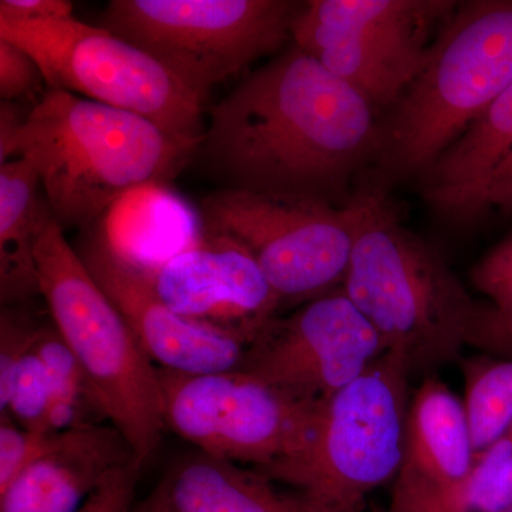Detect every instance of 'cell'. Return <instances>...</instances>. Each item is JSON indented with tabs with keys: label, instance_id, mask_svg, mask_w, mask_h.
<instances>
[{
	"label": "cell",
	"instance_id": "obj_1",
	"mask_svg": "<svg viewBox=\"0 0 512 512\" xmlns=\"http://www.w3.org/2000/svg\"><path fill=\"white\" fill-rule=\"evenodd\" d=\"M379 111L299 47L248 74L211 111L201 143L231 188L343 205L375 164Z\"/></svg>",
	"mask_w": 512,
	"mask_h": 512
},
{
	"label": "cell",
	"instance_id": "obj_2",
	"mask_svg": "<svg viewBox=\"0 0 512 512\" xmlns=\"http://www.w3.org/2000/svg\"><path fill=\"white\" fill-rule=\"evenodd\" d=\"M355 245L342 292L375 328L384 350L413 373L483 346L488 305L478 302L439 249L402 222L383 181L356 190Z\"/></svg>",
	"mask_w": 512,
	"mask_h": 512
},
{
	"label": "cell",
	"instance_id": "obj_3",
	"mask_svg": "<svg viewBox=\"0 0 512 512\" xmlns=\"http://www.w3.org/2000/svg\"><path fill=\"white\" fill-rule=\"evenodd\" d=\"M201 143L130 111L47 89L0 164L26 158L62 228L87 227L126 192L177 177Z\"/></svg>",
	"mask_w": 512,
	"mask_h": 512
},
{
	"label": "cell",
	"instance_id": "obj_4",
	"mask_svg": "<svg viewBox=\"0 0 512 512\" xmlns=\"http://www.w3.org/2000/svg\"><path fill=\"white\" fill-rule=\"evenodd\" d=\"M512 82V0L460 3L380 121V181L421 177Z\"/></svg>",
	"mask_w": 512,
	"mask_h": 512
},
{
	"label": "cell",
	"instance_id": "obj_5",
	"mask_svg": "<svg viewBox=\"0 0 512 512\" xmlns=\"http://www.w3.org/2000/svg\"><path fill=\"white\" fill-rule=\"evenodd\" d=\"M35 259L40 295L53 326L86 373L106 420L143 468L165 429L157 366L67 242L52 212L37 237Z\"/></svg>",
	"mask_w": 512,
	"mask_h": 512
},
{
	"label": "cell",
	"instance_id": "obj_6",
	"mask_svg": "<svg viewBox=\"0 0 512 512\" xmlns=\"http://www.w3.org/2000/svg\"><path fill=\"white\" fill-rule=\"evenodd\" d=\"M410 376L400 353L384 352L355 382L316 406L301 448L264 476L329 510L359 511L367 495L399 470Z\"/></svg>",
	"mask_w": 512,
	"mask_h": 512
},
{
	"label": "cell",
	"instance_id": "obj_7",
	"mask_svg": "<svg viewBox=\"0 0 512 512\" xmlns=\"http://www.w3.org/2000/svg\"><path fill=\"white\" fill-rule=\"evenodd\" d=\"M303 6L291 0H111L101 28L154 57L204 103L217 84L292 40Z\"/></svg>",
	"mask_w": 512,
	"mask_h": 512
},
{
	"label": "cell",
	"instance_id": "obj_8",
	"mask_svg": "<svg viewBox=\"0 0 512 512\" xmlns=\"http://www.w3.org/2000/svg\"><path fill=\"white\" fill-rule=\"evenodd\" d=\"M205 234L227 237L251 252L276 295L313 301L342 289L355 245L360 205L225 188L201 204Z\"/></svg>",
	"mask_w": 512,
	"mask_h": 512
},
{
	"label": "cell",
	"instance_id": "obj_9",
	"mask_svg": "<svg viewBox=\"0 0 512 512\" xmlns=\"http://www.w3.org/2000/svg\"><path fill=\"white\" fill-rule=\"evenodd\" d=\"M0 39L33 57L49 90L130 111L175 136L204 140V103L154 57L109 30L74 18H0Z\"/></svg>",
	"mask_w": 512,
	"mask_h": 512
},
{
	"label": "cell",
	"instance_id": "obj_10",
	"mask_svg": "<svg viewBox=\"0 0 512 512\" xmlns=\"http://www.w3.org/2000/svg\"><path fill=\"white\" fill-rule=\"evenodd\" d=\"M450 0H312L292 26L293 45L359 90L377 111L392 109L429 63L434 29Z\"/></svg>",
	"mask_w": 512,
	"mask_h": 512
},
{
	"label": "cell",
	"instance_id": "obj_11",
	"mask_svg": "<svg viewBox=\"0 0 512 512\" xmlns=\"http://www.w3.org/2000/svg\"><path fill=\"white\" fill-rule=\"evenodd\" d=\"M165 427L202 453L266 473L301 448L316 406L293 402L241 372L158 369Z\"/></svg>",
	"mask_w": 512,
	"mask_h": 512
},
{
	"label": "cell",
	"instance_id": "obj_12",
	"mask_svg": "<svg viewBox=\"0 0 512 512\" xmlns=\"http://www.w3.org/2000/svg\"><path fill=\"white\" fill-rule=\"evenodd\" d=\"M384 352L375 328L339 289L269 320L249 342L238 370L293 402L318 406Z\"/></svg>",
	"mask_w": 512,
	"mask_h": 512
},
{
	"label": "cell",
	"instance_id": "obj_13",
	"mask_svg": "<svg viewBox=\"0 0 512 512\" xmlns=\"http://www.w3.org/2000/svg\"><path fill=\"white\" fill-rule=\"evenodd\" d=\"M77 254L158 369L188 375L239 369L248 340L178 315L158 296L146 269L117 255L99 229Z\"/></svg>",
	"mask_w": 512,
	"mask_h": 512
},
{
	"label": "cell",
	"instance_id": "obj_14",
	"mask_svg": "<svg viewBox=\"0 0 512 512\" xmlns=\"http://www.w3.org/2000/svg\"><path fill=\"white\" fill-rule=\"evenodd\" d=\"M147 274L178 315L248 342L282 305L251 252L227 237L205 234L200 244Z\"/></svg>",
	"mask_w": 512,
	"mask_h": 512
},
{
	"label": "cell",
	"instance_id": "obj_15",
	"mask_svg": "<svg viewBox=\"0 0 512 512\" xmlns=\"http://www.w3.org/2000/svg\"><path fill=\"white\" fill-rule=\"evenodd\" d=\"M474 458L463 402L441 380L424 377L410 400L387 512H436L464 487Z\"/></svg>",
	"mask_w": 512,
	"mask_h": 512
},
{
	"label": "cell",
	"instance_id": "obj_16",
	"mask_svg": "<svg viewBox=\"0 0 512 512\" xmlns=\"http://www.w3.org/2000/svg\"><path fill=\"white\" fill-rule=\"evenodd\" d=\"M130 464L138 466L133 450L111 424L62 431L0 493V512H76L113 471Z\"/></svg>",
	"mask_w": 512,
	"mask_h": 512
},
{
	"label": "cell",
	"instance_id": "obj_17",
	"mask_svg": "<svg viewBox=\"0 0 512 512\" xmlns=\"http://www.w3.org/2000/svg\"><path fill=\"white\" fill-rule=\"evenodd\" d=\"M274 483L254 468L198 450L175 461L133 512H335Z\"/></svg>",
	"mask_w": 512,
	"mask_h": 512
},
{
	"label": "cell",
	"instance_id": "obj_18",
	"mask_svg": "<svg viewBox=\"0 0 512 512\" xmlns=\"http://www.w3.org/2000/svg\"><path fill=\"white\" fill-rule=\"evenodd\" d=\"M101 237L117 255L146 271L200 244L201 212L165 184L140 185L126 192L101 217Z\"/></svg>",
	"mask_w": 512,
	"mask_h": 512
},
{
	"label": "cell",
	"instance_id": "obj_19",
	"mask_svg": "<svg viewBox=\"0 0 512 512\" xmlns=\"http://www.w3.org/2000/svg\"><path fill=\"white\" fill-rule=\"evenodd\" d=\"M511 153L512 82L421 175V194L444 214L470 218L488 178Z\"/></svg>",
	"mask_w": 512,
	"mask_h": 512
},
{
	"label": "cell",
	"instance_id": "obj_20",
	"mask_svg": "<svg viewBox=\"0 0 512 512\" xmlns=\"http://www.w3.org/2000/svg\"><path fill=\"white\" fill-rule=\"evenodd\" d=\"M39 175L26 158L0 164V298L18 305L40 293L35 247L50 214Z\"/></svg>",
	"mask_w": 512,
	"mask_h": 512
},
{
	"label": "cell",
	"instance_id": "obj_21",
	"mask_svg": "<svg viewBox=\"0 0 512 512\" xmlns=\"http://www.w3.org/2000/svg\"><path fill=\"white\" fill-rule=\"evenodd\" d=\"M33 350L42 360L52 392L50 433L101 424L106 419L86 373L55 326H39Z\"/></svg>",
	"mask_w": 512,
	"mask_h": 512
},
{
	"label": "cell",
	"instance_id": "obj_22",
	"mask_svg": "<svg viewBox=\"0 0 512 512\" xmlns=\"http://www.w3.org/2000/svg\"><path fill=\"white\" fill-rule=\"evenodd\" d=\"M464 413L474 451L481 453L512 429V360L464 363Z\"/></svg>",
	"mask_w": 512,
	"mask_h": 512
},
{
	"label": "cell",
	"instance_id": "obj_23",
	"mask_svg": "<svg viewBox=\"0 0 512 512\" xmlns=\"http://www.w3.org/2000/svg\"><path fill=\"white\" fill-rule=\"evenodd\" d=\"M470 278L490 301L481 349L512 356V234L473 266Z\"/></svg>",
	"mask_w": 512,
	"mask_h": 512
},
{
	"label": "cell",
	"instance_id": "obj_24",
	"mask_svg": "<svg viewBox=\"0 0 512 512\" xmlns=\"http://www.w3.org/2000/svg\"><path fill=\"white\" fill-rule=\"evenodd\" d=\"M50 409L49 377L32 345L20 362L8 407L0 417H9L23 429L53 434L49 430Z\"/></svg>",
	"mask_w": 512,
	"mask_h": 512
},
{
	"label": "cell",
	"instance_id": "obj_25",
	"mask_svg": "<svg viewBox=\"0 0 512 512\" xmlns=\"http://www.w3.org/2000/svg\"><path fill=\"white\" fill-rule=\"evenodd\" d=\"M39 326L26 313L10 306L3 308L0 316V414L8 407L20 362L32 348Z\"/></svg>",
	"mask_w": 512,
	"mask_h": 512
},
{
	"label": "cell",
	"instance_id": "obj_26",
	"mask_svg": "<svg viewBox=\"0 0 512 512\" xmlns=\"http://www.w3.org/2000/svg\"><path fill=\"white\" fill-rule=\"evenodd\" d=\"M45 77L32 56L9 40L0 39V97L30 101L36 107L46 96ZM47 86V84H46Z\"/></svg>",
	"mask_w": 512,
	"mask_h": 512
},
{
	"label": "cell",
	"instance_id": "obj_27",
	"mask_svg": "<svg viewBox=\"0 0 512 512\" xmlns=\"http://www.w3.org/2000/svg\"><path fill=\"white\" fill-rule=\"evenodd\" d=\"M56 434L23 429L9 417L0 419V493L45 453Z\"/></svg>",
	"mask_w": 512,
	"mask_h": 512
},
{
	"label": "cell",
	"instance_id": "obj_28",
	"mask_svg": "<svg viewBox=\"0 0 512 512\" xmlns=\"http://www.w3.org/2000/svg\"><path fill=\"white\" fill-rule=\"evenodd\" d=\"M140 471L137 464L113 471L76 512H133Z\"/></svg>",
	"mask_w": 512,
	"mask_h": 512
},
{
	"label": "cell",
	"instance_id": "obj_29",
	"mask_svg": "<svg viewBox=\"0 0 512 512\" xmlns=\"http://www.w3.org/2000/svg\"><path fill=\"white\" fill-rule=\"evenodd\" d=\"M488 210H497L512 215V153L497 165L488 178L484 190L478 195L470 218Z\"/></svg>",
	"mask_w": 512,
	"mask_h": 512
},
{
	"label": "cell",
	"instance_id": "obj_30",
	"mask_svg": "<svg viewBox=\"0 0 512 512\" xmlns=\"http://www.w3.org/2000/svg\"><path fill=\"white\" fill-rule=\"evenodd\" d=\"M69 0H2L0 18L12 20H50L73 18Z\"/></svg>",
	"mask_w": 512,
	"mask_h": 512
},
{
	"label": "cell",
	"instance_id": "obj_31",
	"mask_svg": "<svg viewBox=\"0 0 512 512\" xmlns=\"http://www.w3.org/2000/svg\"><path fill=\"white\" fill-rule=\"evenodd\" d=\"M28 116L23 114L18 103L5 100L0 103V163L5 160L13 140L18 136Z\"/></svg>",
	"mask_w": 512,
	"mask_h": 512
},
{
	"label": "cell",
	"instance_id": "obj_32",
	"mask_svg": "<svg viewBox=\"0 0 512 512\" xmlns=\"http://www.w3.org/2000/svg\"><path fill=\"white\" fill-rule=\"evenodd\" d=\"M504 512H512V508H511V510H508V511H504Z\"/></svg>",
	"mask_w": 512,
	"mask_h": 512
},
{
	"label": "cell",
	"instance_id": "obj_33",
	"mask_svg": "<svg viewBox=\"0 0 512 512\" xmlns=\"http://www.w3.org/2000/svg\"><path fill=\"white\" fill-rule=\"evenodd\" d=\"M356 512H360V511H356Z\"/></svg>",
	"mask_w": 512,
	"mask_h": 512
}]
</instances>
